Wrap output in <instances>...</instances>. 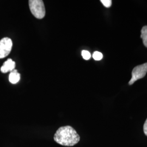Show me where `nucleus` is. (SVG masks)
<instances>
[{
	"label": "nucleus",
	"instance_id": "f257e3e1",
	"mask_svg": "<svg viewBox=\"0 0 147 147\" xmlns=\"http://www.w3.org/2000/svg\"><path fill=\"white\" fill-rule=\"evenodd\" d=\"M54 141L63 146H74L80 141V136L72 126L67 125L58 129L55 134Z\"/></svg>",
	"mask_w": 147,
	"mask_h": 147
},
{
	"label": "nucleus",
	"instance_id": "f03ea898",
	"mask_svg": "<svg viewBox=\"0 0 147 147\" xmlns=\"http://www.w3.org/2000/svg\"><path fill=\"white\" fill-rule=\"evenodd\" d=\"M32 14L37 19H42L45 16V8L42 0H30L28 1Z\"/></svg>",
	"mask_w": 147,
	"mask_h": 147
},
{
	"label": "nucleus",
	"instance_id": "7ed1b4c3",
	"mask_svg": "<svg viewBox=\"0 0 147 147\" xmlns=\"http://www.w3.org/2000/svg\"><path fill=\"white\" fill-rule=\"evenodd\" d=\"M147 73V63L135 67L132 71V78L129 82V84L132 85L137 80L143 78L146 76Z\"/></svg>",
	"mask_w": 147,
	"mask_h": 147
},
{
	"label": "nucleus",
	"instance_id": "20e7f679",
	"mask_svg": "<svg viewBox=\"0 0 147 147\" xmlns=\"http://www.w3.org/2000/svg\"><path fill=\"white\" fill-rule=\"evenodd\" d=\"M12 46V40L9 38L5 37L0 40V59L5 58L10 53Z\"/></svg>",
	"mask_w": 147,
	"mask_h": 147
},
{
	"label": "nucleus",
	"instance_id": "39448f33",
	"mask_svg": "<svg viewBox=\"0 0 147 147\" xmlns=\"http://www.w3.org/2000/svg\"><path fill=\"white\" fill-rule=\"evenodd\" d=\"M16 63L11 59H8L1 68V71L3 73H6L9 71H12L15 69Z\"/></svg>",
	"mask_w": 147,
	"mask_h": 147
},
{
	"label": "nucleus",
	"instance_id": "423d86ee",
	"mask_svg": "<svg viewBox=\"0 0 147 147\" xmlns=\"http://www.w3.org/2000/svg\"><path fill=\"white\" fill-rule=\"evenodd\" d=\"M20 80V74L18 72V70L14 69L11 71L9 76V82L12 84H17Z\"/></svg>",
	"mask_w": 147,
	"mask_h": 147
},
{
	"label": "nucleus",
	"instance_id": "0eeeda50",
	"mask_svg": "<svg viewBox=\"0 0 147 147\" xmlns=\"http://www.w3.org/2000/svg\"><path fill=\"white\" fill-rule=\"evenodd\" d=\"M141 38H142L143 44L147 47V26H144L142 27Z\"/></svg>",
	"mask_w": 147,
	"mask_h": 147
},
{
	"label": "nucleus",
	"instance_id": "6e6552de",
	"mask_svg": "<svg viewBox=\"0 0 147 147\" xmlns=\"http://www.w3.org/2000/svg\"><path fill=\"white\" fill-rule=\"evenodd\" d=\"M93 57L95 61H100L103 57V55L99 51H95L93 54Z\"/></svg>",
	"mask_w": 147,
	"mask_h": 147
},
{
	"label": "nucleus",
	"instance_id": "1a4fd4ad",
	"mask_svg": "<svg viewBox=\"0 0 147 147\" xmlns=\"http://www.w3.org/2000/svg\"><path fill=\"white\" fill-rule=\"evenodd\" d=\"M82 56L85 60H88L91 57V55L89 51L87 50H83L81 53Z\"/></svg>",
	"mask_w": 147,
	"mask_h": 147
},
{
	"label": "nucleus",
	"instance_id": "9d476101",
	"mask_svg": "<svg viewBox=\"0 0 147 147\" xmlns=\"http://www.w3.org/2000/svg\"><path fill=\"white\" fill-rule=\"evenodd\" d=\"M100 2L106 8H109L112 5V1L111 0H101Z\"/></svg>",
	"mask_w": 147,
	"mask_h": 147
},
{
	"label": "nucleus",
	"instance_id": "9b49d317",
	"mask_svg": "<svg viewBox=\"0 0 147 147\" xmlns=\"http://www.w3.org/2000/svg\"><path fill=\"white\" fill-rule=\"evenodd\" d=\"M143 131L145 134V135L147 136V119L145 121L143 126Z\"/></svg>",
	"mask_w": 147,
	"mask_h": 147
}]
</instances>
